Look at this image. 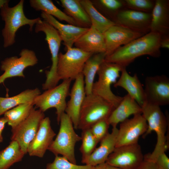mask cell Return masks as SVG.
Listing matches in <instances>:
<instances>
[{"label":"cell","mask_w":169,"mask_h":169,"mask_svg":"<svg viewBox=\"0 0 169 169\" xmlns=\"http://www.w3.org/2000/svg\"><path fill=\"white\" fill-rule=\"evenodd\" d=\"M106 56L105 53L93 54L85 62L82 70L86 95L92 93L95 75Z\"/></svg>","instance_id":"obj_25"},{"label":"cell","mask_w":169,"mask_h":169,"mask_svg":"<svg viewBox=\"0 0 169 169\" xmlns=\"http://www.w3.org/2000/svg\"><path fill=\"white\" fill-rule=\"evenodd\" d=\"M79 2L87 14L91 26L102 33L116 24L102 14L95 7L92 1L80 0Z\"/></svg>","instance_id":"obj_28"},{"label":"cell","mask_w":169,"mask_h":169,"mask_svg":"<svg viewBox=\"0 0 169 169\" xmlns=\"http://www.w3.org/2000/svg\"><path fill=\"white\" fill-rule=\"evenodd\" d=\"M45 117L44 112L33 108L27 118L12 129L11 141H15L26 154L28 146L37 134L40 123Z\"/></svg>","instance_id":"obj_10"},{"label":"cell","mask_w":169,"mask_h":169,"mask_svg":"<svg viewBox=\"0 0 169 169\" xmlns=\"http://www.w3.org/2000/svg\"><path fill=\"white\" fill-rule=\"evenodd\" d=\"M92 3L102 14L114 23L118 13L126 8L124 0H98Z\"/></svg>","instance_id":"obj_32"},{"label":"cell","mask_w":169,"mask_h":169,"mask_svg":"<svg viewBox=\"0 0 169 169\" xmlns=\"http://www.w3.org/2000/svg\"><path fill=\"white\" fill-rule=\"evenodd\" d=\"M62 6L65 13L73 18L79 27L90 28V19L78 0H60Z\"/></svg>","instance_id":"obj_27"},{"label":"cell","mask_w":169,"mask_h":169,"mask_svg":"<svg viewBox=\"0 0 169 169\" xmlns=\"http://www.w3.org/2000/svg\"><path fill=\"white\" fill-rule=\"evenodd\" d=\"M94 169H121L112 166L106 162L98 164L95 166Z\"/></svg>","instance_id":"obj_41"},{"label":"cell","mask_w":169,"mask_h":169,"mask_svg":"<svg viewBox=\"0 0 169 169\" xmlns=\"http://www.w3.org/2000/svg\"><path fill=\"white\" fill-rule=\"evenodd\" d=\"M144 90L146 102L160 106L169 104V79L166 76L146 77Z\"/></svg>","instance_id":"obj_14"},{"label":"cell","mask_w":169,"mask_h":169,"mask_svg":"<svg viewBox=\"0 0 169 169\" xmlns=\"http://www.w3.org/2000/svg\"><path fill=\"white\" fill-rule=\"evenodd\" d=\"M41 17L59 32L66 50L72 48L78 39L89 28H83L70 24L61 23L53 17L42 12Z\"/></svg>","instance_id":"obj_19"},{"label":"cell","mask_w":169,"mask_h":169,"mask_svg":"<svg viewBox=\"0 0 169 169\" xmlns=\"http://www.w3.org/2000/svg\"><path fill=\"white\" fill-rule=\"evenodd\" d=\"M141 107V114L148 125L147 129L143 137L152 131H155L157 135V142L154 150L151 153L146 154L147 157L150 159L160 153L165 152L168 147L169 139L166 135L168 119L158 105L146 102Z\"/></svg>","instance_id":"obj_3"},{"label":"cell","mask_w":169,"mask_h":169,"mask_svg":"<svg viewBox=\"0 0 169 169\" xmlns=\"http://www.w3.org/2000/svg\"><path fill=\"white\" fill-rule=\"evenodd\" d=\"M29 2L31 7L36 11H41L60 21L79 26L73 18L58 8L50 0H30Z\"/></svg>","instance_id":"obj_29"},{"label":"cell","mask_w":169,"mask_h":169,"mask_svg":"<svg viewBox=\"0 0 169 169\" xmlns=\"http://www.w3.org/2000/svg\"><path fill=\"white\" fill-rule=\"evenodd\" d=\"M144 158L141 146L137 143L115 147L106 162L121 169H136Z\"/></svg>","instance_id":"obj_12"},{"label":"cell","mask_w":169,"mask_h":169,"mask_svg":"<svg viewBox=\"0 0 169 169\" xmlns=\"http://www.w3.org/2000/svg\"><path fill=\"white\" fill-rule=\"evenodd\" d=\"M69 94L65 112L71 120L74 129H78L80 112L86 95L84 76L82 73L75 79Z\"/></svg>","instance_id":"obj_18"},{"label":"cell","mask_w":169,"mask_h":169,"mask_svg":"<svg viewBox=\"0 0 169 169\" xmlns=\"http://www.w3.org/2000/svg\"><path fill=\"white\" fill-rule=\"evenodd\" d=\"M24 3L23 0H21L16 5L11 7L9 6L8 2L0 9V14L5 23L4 27L2 31L4 48L14 44L16 33L20 27L29 25V30L32 32L33 26L41 20L39 17L32 19L26 17L24 13Z\"/></svg>","instance_id":"obj_2"},{"label":"cell","mask_w":169,"mask_h":169,"mask_svg":"<svg viewBox=\"0 0 169 169\" xmlns=\"http://www.w3.org/2000/svg\"><path fill=\"white\" fill-rule=\"evenodd\" d=\"M66 52L59 53L57 73L60 80L75 79L82 73L84 64L93 54L76 48H71Z\"/></svg>","instance_id":"obj_8"},{"label":"cell","mask_w":169,"mask_h":169,"mask_svg":"<svg viewBox=\"0 0 169 169\" xmlns=\"http://www.w3.org/2000/svg\"><path fill=\"white\" fill-rule=\"evenodd\" d=\"M147 128V122L141 114L126 119L120 123L115 147L138 143L139 137L146 133Z\"/></svg>","instance_id":"obj_13"},{"label":"cell","mask_w":169,"mask_h":169,"mask_svg":"<svg viewBox=\"0 0 169 169\" xmlns=\"http://www.w3.org/2000/svg\"><path fill=\"white\" fill-rule=\"evenodd\" d=\"M41 94L38 88L28 89L15 96L9 97H0V116L8 110L24 103L33 102Z\"/></svg>","instance_id":"obj_26"},{"label":"cell","mask_w":169,"mask_h":169,"mask_svg":"<svg viewBox=\"0 0 169 169\" xmlns=\"http://www.w3.org/2000/svg\"><path fill=\"white\" fill-rule=\"evenodd\" d=\"M160 46L161 48L169 49V34L161 36Z\"/></svg>","instance_id":"obj_39"},{"label":"cell","mask_w":169,"mask_h":169,"mask_svg":"<svg viewBox=\"0 0 169 169\" xmlns=\"http://www.w3.org/2000/svg\"><path fill=\"white\" fill-rule=\"evenodd\" d=\"M142 114L141 107L128 94L124 97L119 105L115 108L108 119L112 127L124 121L130 115Z\"/></svg>","instance_id":"obj_24"},{"label":"cell","mask_w":169,"mask_h":169,"mask_svg":"<svg viewBox=\"0 0 169 169\" xmlns=\"http://www.w3.org/2000/svg\"><path fill=\"white\" fill-rule=\"evenodd\" d=\"M75 48L93 54L105 53L104 35L91 26L74 44Z\"/></svg>","instance_id":"obj_22"},{"label":"cell","mask_w":169,"mask_h":169,"mask_svg":"<svg viewBox=\"0 0 169 169\" xmlns=\"http://www.w3.org/2000/svg\"><path fill=\"white\" fill-rule=\"evenodd\" d=\"M151 13L125 8L117 14L115 23L143 34L150 32Z\"/></svg>","instance_id":"obj_15"},{"label":"cell","mask_w":169,"mask_h":169,"mask_svg":"<svg viewBox=\"0 0 169 169\" xmlns=\"http://www.w3.org/2000/svg\"><path fill=\"white\" fill-rule=\"evenodd\" d=\"M103 34L106 56L110 55L122 46L144 35L116 24L110 27Z\"/></svg>","instance_id":"obj_16"},{"label":"cell","mask_w":169,"mask_h":169,"mask_svg":"<svg viewBox=\"0 0 169 169\" xmlns=\"http://www.w3.org/2000/svg\"><path fill=\"white\" fill-rule=\"evenodd\" d=\"M126 68H123L119 79L114 84V86L124 89L127 94L141 107L146 102L144 88L137 74H135L133 76L130 75Z\"/></svg>","instance_id":"obj_21"},{"label":"cell","mask_w":169,"mask_h":169,"mask_svg":"<svg viewBox=\"0 0 169 169\" xmlns=\"http://www.w3.org/2000/svg\"><path fill=\"white\" fill-rule=\"evenodd\" d=\"M55 135L51 127L49 118L45 117L40 123L37 134L28 146L27 153L30 156L42 158Z\"/></svg>","instance_id":"obj_17"},{"label":"cell","mask_w":169,"mask_h":169,"mask_svg":"<svg viewBox=\"0 0 169 169\" xmlns=\"http://www.w3.org/2000/svg\"><path fill=\"white\" fill-rule=\"evenodd\" d=\"M118 129L117 127H112L111 132L109 133L100 142V146L82 162L85 165L95 166L106 162L115 148Z\"/></svg>","instance_id":"obj_20"},{"label":"cell","mask_w":169,"mask_h":169,"mask_svg":"<svg viewBox=\"0 0 169 169\" xmlns=\"http://www.w3.org/2000/svg\"><path fill=\"white\" fill-rule=\"evenodd\" d=\"M8 0H0V10L2 7L6 3L9 2Z\"/></svg>","instance_id":"obj_42"},{"label":"cell","mask_w":169,"mask_h":169,"mask_svg":"<svg viewBox=\"0 0 169 169\" xmlns=\"http://www.w3.org/2000/svg\"><path fill=\"white\" fill-rule=\"evenodd\" d=\"M7 119L4 116L0 118V143L3 141L2 132L6 124L7 123Z\"/></svg>","instance_id":"obj_40"},{"label":"cell","mask_w":169,"mask_h":169,"mask_svg":"<svg viewBox=\"0 0 169 169\" xmlns=\"http://www.w3.org/2000/svg\"><path fill=\"white\" fill-rule=\"evenodd\" d=\"M115 108L102 97L92 93L86 95L81 107L78 129L90 128L95 123L108 119Z\"/></svg>","instance_id":"obj_6"},{"label":"cell","mask_w":169,"mask_h":169,"mask_svg":"<svg viewBox=\"0 0 169 169\" xmlns=\"http://www.w3.org/2000/svg\"><path fill=\"white\" fill-rule=\"evenodd\" d=\"M110 125L108 119H104L95 123L90 128L92 134L98 142L109 133Z\"/></svg>","instance_id":"obj_36"},{"label":"cell","mask_w":169,"mask_h":169,"mask_svg":"<svg viewBox=\"0 0 169 169\" xmlns=\"http://www.w3.org/2000/svg\"><path fill=\"white\" fill-rule=\"evenodd\" d=\"M136 169H158L152 161L144 158V160Z\"/></svg>","instance_id":"obj_38"},{"label":"cell","mask_w":169,"mask_h":169,"mask_svg":"<svg viewBox=\"0 0 169 169\" xmlns=\"http://www.w3.org/2000/svg\"><path fill=\"white\" fill-rule=\"evenodd\" d=\"M151 14L150 32L169 34V0H156Z\"/></svg>","instance_id":"obj_23"},{"label":"cell","mask_w":169,"mask_h":169,"mask_svg":"<svg viewBox=\"0 0 169 169\" xmlns=\"http://www.w3.org/2000/svg\"><path fill=\"white\" fill-rule=\"evenodd\" d=\"M82 143L79 150L82 155V161L89 157L96 148L99 143L92 134L90 128L82 130Z\"/></svg>","instance_id":"obj_33"},{"label":"cell","mask_w":169,"mask_h":169,"mask_svg":"<svg viewBox=\"0 0 169 169\" xmlns=\"http://www.w3.org/2000/svg\"><path fill=\"white\" fill-rule=\"evenodd\" d=\"M25 155L18 143L12 141L7 147L0 151V169H8L21 161Z\"/></svg>","instance_id":"obj_30"},{"label":"cell","mask_w":169,"mask_h":169,"mask_svg":"<svg viewBox=\"0 0 169 169\" xmlns=\"http://www.w3.org/2000/svg\"><path fill=\"white\" fill-rule=\"evenodd\" d=\"M19 57L13 56L7 58L1 62V70L4 71L0 76V84L7 79L15 77L24 78V70L27 67L33 66L38 62L35 52L27 49L21 50Z\"/></svg>","instance_id":"obj_11"},{"label":"cell","mask_w":169,"mask_h":169,"mask_svg":"<svg viewBox=\"0 0 169 169\" xmlns=\"http://www.w3.org/2000/svg\"><path fill=\"white\" fill-rule=\"evenodd\" d=\"M146 159L153 161L158 169H169V159L165 152L160 153L151 159Z\"/></svg>","instance_id":"obj_37"},{"label":"cell","mask_w":169,"mask_h":169,"mask_svg":"<svg viewBox=\"0 0 169 169\" xmlns=\"http://www.w3.org/2000/svg\"><path fill=\"white\" fill-rule=\"evenodd\" d=\"M126 8L144 13H151L155 0H124Z\"/></svg>","instance_id":"obj_35"},{"label":"cell","mask_w":169,"mask_h":169,"mask_svg":"<svg viewBox=\"0 0 169 169\" xmlns=\"http://www.w3.org/2000/svg\"><path fill=\"white\" fill-rule=\"evenodd\" d=\"M59 123V132L48 150L55 156L62 155L70 162L76 164L75 146L81 140V137L75 131L71 120L65 112L61 115Z\"/></svg>","instance_id":"obj_4"},{"label":"cell","mask_w":169,"mask_h":169,"mask_svg":"<svg viewBox=\"0 0 169 169\" xmlns=\"http://www.w3.org/2000/svg\"><path fill=\"white\" fill-rule=\"evenodd\" d=\"M33 102L19 105L8 110L4 116L8 120L7 123L13 129L23 121L29 115L34 108Z\"/></svg>","instance_id":"obj_31"},{"label":"cell","mask_w":169,"mask_h":169,"mask_svg":"<svg viewBox=\"0 0 169 169\" xmlns=\"http://www.w3.org/2000/svg\"><path fill=\"white\" fill-rule=\"evenodd\" d=\"M124 67L114 63L104 61L101 64L97 74L98 80L93 84L92 93L104 99L115 108L123 97L115 95L111 90V85L119 78Z\"/></svg>","instance_id":"obj_5"},{"label":"cell","mask_w":169,"mask_h":169,"mask_svg":"<svg viewBox=\"0 0 169 169\" xmlns=\"http://www.w3.org/2000/svg\"><path fill=\"white\" fill-rule=\"evenodd\" d=\"M161 37L158 33L150 32L120 47L106 56L104 61L126 68L136 58L143 55L158 58L161 55Z\"/></svg>","instance_id":"obj_1"},{"label":"cell","mask_w":169,"mask_h":169,"mask_svg":"<svg viewBox=\"0 0 169 169\" xmlns=\"http://www.w3.org/2000/svg\"><path fill=\"white\" fill-rule=\"evenodd\" d=\"M72 80H63L59 84L37 96L33 101V105L44 113L50 108H55L58 124L59 123L61 115L65 112L67 104L66 99Z\"/></svg>","instance_id":"obj_7"},{"label":"cell","mask_w":169,"mask_h":169,"mask_svg":"<svg viewBox=\"0 0 169 169\" xmlns=\"http://www.w3.org/2000/svg\"><path fill=\"white\" fill-rule=\"evenodd\" d=\"M95 166L79 165L70 162L66 158L56 156L54 161L48 163L46 169H94Z\"/></svg>","instance_id":"obj_34"},{"label":"cell","mask_w":169,"mask_h":169,"mask_svg":"<svg viewBox=\"0 0 169 169\" xmlns=\"http://www.w3.org/2000/svg\"><path fill=\"white\" fill-rule=\"evenodd\" d=\"M36 33L43 32L51 55L52 65L49 71L45 72L46 82L50 84H57L59 81L57 73L59 51L62 41L57 30L47 22L40 20L35 24Z\"/></svg>","instance_id":"obj_9"}]
</instances>
